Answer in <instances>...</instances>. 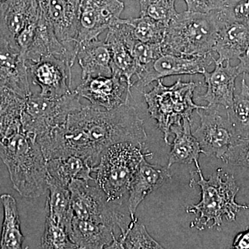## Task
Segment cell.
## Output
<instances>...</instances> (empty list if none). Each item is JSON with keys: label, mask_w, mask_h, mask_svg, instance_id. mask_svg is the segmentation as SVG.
<instances>
[{"label": "cell", "mask_w": 249, "mask_h": 249, "mask_svg": "<svg viewBox=\"0 0 249 249\" xmlns=\"http://www.w3.org/2000/svg\"><path fill=\"white\" fill-rule=\"evenodd\" d=\"M49 194L46 203L47 217L70 231L72 218L71 194L67 187L49 182Z\"/></svg>", "instance_id": "cell-27"}, {"label": "cell", "mask_w": 249, "mask_h": 249, "mask_svg": "<svg viewBox=\"0 0 249 249\" xmlns=\"http://www.w3.org/2000/svg\"><path fill=\"white\" fill-rule=\"evenodd\" d=\"M144 145L133 142H119L103 152L94 168L96 174L94 181L109 203L122 204L128 195L141 162L152 155L151 152H145Z\"/></svg>", "instance_id": "cell-4"}, {"label": "cell", "mask_w": 249, "mask_h": 249, "mask_svg": "<svg viewBox=\"0 0 249 249\" xmlns=\"http://www.w3.org/2000/svg\"><path fill=\"white\" fill-rule=\"evenodd\" d=\"M135 1H139V0H135Z\"/></svg>", "instance_id": "cell-40"}, {"label": "cell", "mask_w": 249, "mask_h": 249, "mask_svg": "<svg viewBox=\"0 0 249 249\" xmlns=\"http://www.w3.org/2000/svg\"><path fill=\"white\" fill-rule=\"evenodd\" d=\"M74 91L60 98H47L31 93L26 99L22 131L39 142L66 124L69 116L83 107Z\"/></svg>", "instance_id": "cell-7"}, {"label": "cell", "mask_w": 249, "mask_h": 249, "mask_svg": "<svg viewBox=\"0 0 249 249\" xmlns=\"http://www.w3.org/2000/svg\"><path fill=\"white\" fill-rule=\"evenodd\" d=\"M147 139L143 120L128 103L110 110L90 105L70 114L41 148L47 160L76 156L95 168L111 145L122 142L145 145Z\"/></svg>", "instance_id": "cell-1"}, {"label": "cell", "mask_w": 249, "mask_h": 249, "mask_svg": "<svg viewBox=\"0 0 249 249\" xmlns=\"http://www.w3.org/2000/svg\"><path fill=\"white\" fill-rule=\"evenodd\" d=\"M171 178L169 168L151 164L144 158L129 187L127 207L130 219L136 217L137 208L148 195L158 190Z\"/></svg>", "instance_id": "cell-18"}, {"label": "cell", "mask_w": 249, "mask_h": 249, "mask_svg": "<svg viewBox=\"0 0 249 249\" xmlns=\"http://www.w3.org/2000/svg\"><path fill=\"white\" fill-rule=\"evenodd\" d=\"M69 190L73 217L101 223L114 229L117 227L121 234L125 232L129 222L124 214L116 211L114 204L107 200L98 187L89 186L88 181L77 179L70 183Z\"/></svg>", "instance_id": "cell-8"}, {"label": "cell", "mask_w": 249, "mask_h": 249, "mask_svg": "<svg viewBox=\"0 0 249 249\" xmlns=\"http://www.w3.org/2000/svg\"><path fill=\"white\" fill-rule=\"evenodd\" d=\"M106 224L72 218L69 235L78 249H107L116 236Z\"/></svg>", "instance_id": "cell-22"}, {"label": "cell", "mask_w": 249, "mask_h": 249, "mask_svg": "<svg viewBox=\"0 0 249 249\" xmlns=\"http://www.w3.org/2000/svg\"><path fill=\"white\" fill-rule=\"evenodd\" d=\"M218 31L213 52L218 55L214 61L224 62L238 59L249 46V26L244 23L229 20L216 11Z\"/></svg>", "instance_id": "cell-19"}, {"label": "cell", "mask_w": 249, "mask_h": 249, "mask_svg": "<svg viewBox=\"0 0 249 249\" xmlns=\"http://www.w3.org/2000/svg\"><path fill=\"white\" fill-rule=\"evenodd\" d=\"M33 83L40 87L42 96L60 98L73 91L71 68L66 59L54 55L42 57L38 61L27 64Z\"/></svg>", "instance_id": "cell-12"}, {"label": "cell", "mask_w": 249, "mask_h": 249, "mask_svg": "<svg viewBox=\"0 0 249 249\" xmlns=\"http://www.w3.org/2000/svg\"><path fill=\"white\" fill-rule=\"evenodd\" d=\"M214 60L212 53L193 57L163 54L137 73L133 87L142 91L153 82L165 77L203 74Z\"/></svg>", "instance_id": "cell-10"}, {"label": "cell", "mask_w": 249, "mask_h": 249, "mask_svg": "<svg viewBox=\"0 0 249 249\" xmlns=\"http://www.w3.org/2000/svg\"><path fill=\"white\" fill-rule=\"evenodd\" d=\"M232 248L249 249V229H247L245 231L237 234L234 240Z\"/></svg>", "instance_id": "cell-37"}, {"label": "cell", "mask_w": 249, "mask_h": 249, "mask_svg": "<svg viewBox=\"0 0 249 249\" xmlns=\"http://www.w3.org/2000/svg\"><path fill=\"white\" fill-rule=\"evenodd\" d=\"M131 49L137 64V73L144 67L150 65L156 59L163 55L161 43H144L140 41L135 40L132 44Z\"/></svg>", "instance_id": "cell-33"}, {"label": "cell", "mask_w": 249, "mask_h": 249, "mask_svg": "<svg viewBox=\"0 0 249 249\" xmlns=\"http://www.w3.org/2000/svg\"><path fill=\"white\" fill-rule=\"evenodd\" d=\"M124 9V2L120 0H80L77 45L98 38L120 18Z\"/></svg>", "instance_id": "cell-11"}, {"label": "cell", "mask_w": 249, "mask_h": 249, "mask_svg": "<svg viewBox=\"0 0 249 249\" xmlns=\"http://www.w3.org/2000/svg\"><path fill=\"white\" fill-rule=\"evenodd\" d=\"M49 182L69 188L74 180H84L89 182L95 181L91 176L94 168L85 160L76 156L59 157L47 160Z\"/></svg>", "instance_id": "cell-23"}, {"label": "cell", "mask_w": 249, "mask_h": 249, "mask_svg": "<svg viewBox=\"0 0 249 249\" xmlns=\"http://www.w3.org/2000/svg\"><path fill=\"white\" fill-rule=\"evenodd\" d=\"M219 13L225 19L249 26V0H224V7Z\"/></svg>", "instance_id": "cell-34"}, {"label": "cell", "mask_w": 249, "mask_h": 249, "mask_svg": "<svg viewBox=\"0 0 249 249\" xmlns=\"http://www.w3.org/2000/svg\"><path fill=\"white\" fill-rule=\"evenodd\" d=\"M41 16L70 53L76 57L77 18L80 0H38Z\"/></svg>", "instance_id": "cell-13"}, {"label": "cell", "mask_w": 249, "mask_h": 249, "mask_svg": "<svg viewBox=\"0 0 249 249\" xmlns=\"http://www.w3.org/2000/svg\"><path fill=\"white\" fill-rule=\"evenodd\" d=\"M0 159L13 187L23 197L34 199L48 191L47 160L38 142L22 130L0 142Z\"/></svg>", "instance_id": "cell-2"}, {"label": "cell", "mask_w": 249, "mask_h": 249, "mask_svg": "<svg viewBox=\"0 0 249 249\" xmlns=\"http://www.w3.org/2000/svg\"><path fill=\"white\" fill-rule=\"evenodd\" d=\"M170 131L175 138L169 154L168 168L176 163L191 164L199 160L202 152L199 142L192 133L191 119L185 118L181 124L172 126Z\"/></svg>", "instance_id": "cell-24"}, {"label": "cell", "mask_w": 249, "mask_h": 249, "mask_svg": "<svg viewBox=\"0 0 249 249\" xmlns=\"http://www.w3.org/2000/svg\"><path fill=\"white\" fill-rule=\"evenodd\" d=\"M0 200L4 209V220L0 235V249H22L24 237L21 231L17 201L10 194H3Z\"/></svg>", "instance_id": "cell-26"}, {"label": "cell", "mask_w": 249, "mask_h": 249, "mask_svg": "<svg viewBox=\"0 0 249 249\" xmlns=\"http://www.w3.org/2000/svg\"><path fill=\"white\" fill-rule=\"evenodd\" d=\"M107 249H163L152 238L137 217L130 219L124 233L115 237Z\"/></svg>", "instance_id": "cell-28"}, {"label": "cell", "mask_w": 249, "mask_h": 249, "mask_svg": "<svg viewBox=\"0 0 249 249\" xmlns=\"http://www.w3.org/2000/svg\"><path fill=\"white\" fill-rule=\"evenodd\" d=\"M135 39L125 26L116 20L108 29L106 42L111 53L112 74L124 78L129 89L133 88L132 78L137 73V66L132 53Z\"/></svg>", "instance_id": "cell-16"}, {"label": "cell", "mask_w": 249, "mask_h": 249, "mask_svg": "<svg viewBox=\"0 0 249 249\" xmlns=\"http://www.w3.org/2000/svg\"><path fill=\"white\" fill-rule=\"evenodd\" d=\"M222 160L234 166L249 168V137L239 139L226 152Z\"/></svg>", "instance_id": "cell-35"}, {"label": "cell", "mask_w": 249, "mask_h": 249, "mask_svg": "<svg viewBox=\"0 0 249 249\" xmlns=\"http://www.w3.org/2000/svg\"><path fill=\"white\" fill-rule=\"evenodd\" d=\"M9 0H0V7L3 5L6 4Z\"/></svg>", "instance_id": "cell-39"}, {"label": "cell", "mask_w": 249, "mask_h": 249, "mask_svg": "<svg viewBox=\"0 0 249 249\" xmlns=\"http://www.w3.org/2000/svg\"><path fill=\"white\" fill-rule=\"evenodd\" d=\"M227 115L239 139L249 137V88L245 78L241 83L240 93L235 95Z\"/></svg>", "instance_id": "cell-29"}, {"label": "cell", "mask_w": 249, "mask_h": 249, "mask_svg": "<svg viewBox=\"0 0 249 249\" xmlns=\"http://www.w3.org/2000/svg\"><path fill=\"white\" fill-rule=\"evenodd\" d=\"M176 0H139L140 16L151 18L168 27L176 18Z\"/></svg>", "instance_id": "cell-31"}, {"label": "cell", "mask_w": 249, "mask_h": 249, "mask_svg": "<svg viewBox=\"0 0 249 249\" xmlns=\"http://www.w3.org/2000/svg\"><path fill=\"white\" fill-rule=\"evenodd\" d=\"M40 16L38 0H9L0 7V33L16 45L18 35Z\"/></svg>", "instance_id": "cell-20"}, {"label": "cell", "mask_w": 249, "mask_h": 249, "mask_svg": "<svg viewBox=\"0 0 249 249\" xmlns=\"http://www.w3.org/2000/svg\"><path fill=\"white\" fill-rule=\"evenodd\" d=\"M187 5V11L190 12L210 14L222 10L224 0H184Z\"/></svg>", "instance_id": "cell-36"}, {"label": "cell", "mask_w": 249, "mask_h": 249, "mask_svg": "<svg viewBox=\"0 0 249 249\" xmlns=\"http://www.w3.org/2000/svg\"><path fill=\"white\" fill-rule=\"evenodd\" d=\"M73 91L80 97L88 100L92 106L106 110L128 103L129 96L132 95L125 80L114 74L82 80Z\"/></svg>", "instance_id": "cell-14"}, {"label": "cell", "mask_w": 249, "mask_h": 249, "mask_svg": "<svg viewBox=\"0 0 249 249\" xmlns=\"http://www.w3.org/2000/svg\"><path fill=\"white\" fill-rule=\"evenodd\" d=\"M226 62L224 65V62L214 60L213 71L206 70L203 73L206 91L197 98L207 102L209 107H223L227 109L233 102L235 80L240 74L237 66L231 65L230 60Z\"/></svg>", "instance_id": "cell-17"}, {"label": "cell", "mask_w": 249, "mask_h": 249, "mask_svg": "<svg viewBox=\"0 0 249 249\" xmlns=\"http://www.w3.org/2000/svg\"><path fill=\"white\" fill-rule=\"evenodd\" d=\"M198 85V83L183 82L179 78L175 84L165 86L163 79H160L151 91L144 93L149 114L157 121V127L168 145L172 126L181 124L185 118L191 119L194 110L207 108V106L194 103V91Z\"/></svg>", "instance_id": "cell-6"}, {"label": "cell", "mask_w": 249, "mask_h": 249, "mask_svg": "<svg viewBox=\"0 0 249 249\" xmlns=\"http://www.w3.org/2000/svg\"><path fill=\"white\" fill-rule=\"evenodd\" d=\"M0 88L14 91L21 97L31 94L25 60L20 51L0 33Z\"/></svg>", "instance_id": "cell-15"}, {"label": "cell", "mask_w": 249, "mask_h": 249, "mask_svg": "<svg viewBox=\"0 0 249 249\" xmlns=\"http://www.w3.org/2000/svg\"><path fill=\"white\" fill-rule=\"evenodd\" d=\"M216 11L178 14L168 24L161 42L163 54L193 57L213 52L218 31Z\"/></svg>", "instance_id": "cell-5"}, {"label": "cell", "mask_w": 249, "mask_h": 249, "mask_svg": "<svg viewBox=\"0 0 249 249\" xmlns=\"http://www.w3.org/2000/svg\"><path fill=\"white\" fill-rule=\"evenodd\" d=\"M240 63L237 65L240 74H247L249 76V46L242 55L239 57Z\"/></svg>", "instance_id": "cell-38"}, {"label": "cell", "mask_w": 249, "mask_h": 249, "mask_svg": "<svg viewBox=\"0 0 249 249\" xmlns=\"http://www.w3.org/2000/svg\"><path fill=\"white\" fill-rule=\"evenodd\" d=\"M41 248L47 249H78L70 239L65 227L46 217L45 231L41 241Z\"/></svg>", "instance_id": "cell-32"}, {"label": "cell", "mask_w": 249, "mask_h": 249, "mask_svg": "<svg viewBox=\"0 0 249 249\" xmlns=\"http://www.w3.org/2000/svg\"><path fill=\"white\" fill-rule=\"evenodd\" d=\"M76 58L82 70V80L96 76H112L111 53L106 41L98 38L78 46Z\"/></svg>", "instance_id": "cell-21"}, {"label": "cell", "mask_w": 249, "mask_h": 249, "mask_svg": "<svg viewBox=\"0 0 249 249\" xmlns=\"http://www.w3.org/2000/svg\"><path fill=\"white\" fill-rule=\"evenodd\" d=\"M196 174L199 179L191 180V186H198L201 188V201L186 209L188 213L196 214V217L191 223V227L199 231L221 227L223 218L229 222L235 221L241 210H249V205L237 204L236 196L240 188L232 174L225 173L222 168H218L206 179L203 176L198 160H195Z\"/></svg>", "instance_id": "cell-3"}, {"label": "cell", "mask_w": 249, "mask_h": 249, "mask_svg": "<svg viewBox=\"0 0 249 249\" xmlns=\"http://www.w3.org/2000/svg\"><path fill=\"white\" fill-rule=\"evenodd\" d=\"M131 34L136 40L144 43H161L167 26L147 17L125 19Z\"/></svg>", "instance_id": "cell-30"}, {"label": "cell", "mask_w": 249, "mask_h": 249, "mask_svg": "<svg viewBox=\"0 0 249 249\" xmlns=\"http://www.w3.org/2000/svg\"><path fill=\"white\" fill-rule=\"evenodd\" d=\"M26 99L11 90L0 88V142L22 130Z\"/></svg>", "instance_id": "cell-25"}, {"label": "cell", "mask_w": 249, "mask_h": 249, "mask_svg": "<svg viewBox=\"0 0 249 249\" xmlns=\"http://www.w3.org/2000/svg\"><path fill=\"white\" fill-rule=\"evenodd\" d=\"M220 107H209L196 109L200 118V124L193 132V135L200 145L204 155L215 156L222 160L226 152L233 145L238 137L236 135L230 121L221 115L218 109Z\"/></svg>", "instance_id": "cell-9"}]
</instances>
